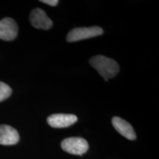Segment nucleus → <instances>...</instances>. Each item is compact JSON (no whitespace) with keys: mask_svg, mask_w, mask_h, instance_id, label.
<instances>
[{"mask_svg":"<svg viewBox=\"0 0 159 159\" xmlns=\"http://www.w3.org/2000/svg\"><path fill=\"white\" fill-rule=\"evenodd\" d=\"M90 64L105 79H110L116 76L119 71V66L114 60L109 57L97 55L91 57L89 61Z\"/></svg>","mask_w":159,"mask_h":159,"instance_id":"1","label":"nucleus"},{"mask_svg":"<svg viewBox=\"0 0 159 159\" xmlns=\"http://www.w3.org/2000/svg\"><path fill=\"white\" fill-rule=\"evenodd\" d=\"M61 148L68 153L82 156L89 150V144L83 138L71 137L65 139L61 142Z\"/></svg>","mask_w":159,"mask_h":159,"instance_id":"2","label":"nucleus"},{"mask_svg":"<svg viewBox=\"0 0 159 159\" xmlns=\"http://www.w3.org/2000/svg\"><path fill=\"white\" fill-rule=\"evenodd\" d=\"M102 34L103 30L97 26L91 27H78L71 30L69 32L67 35L66 40L69 42H75L81 40L99 36Z\"/></svg>","mask_w":159,"mask_h":159,"instance_id":"3","label":"nucleus"},{"mask_svg":"<svg viewBox=\"0 0 159 159\" xmlns=\"http://www.w3.org/2000/svg\"><path fill=\"white\" fill-rule=\"evenodd\" d=\"M18 35V25L11 18H5L0 21V39L13 41Z\"/></svg>","mask_w":159,"mask_h":159,"instance_id":"4","label":"nucleus"},{"mask_svg":"<svg viewBox=\"0 0 159 159\" xmlns=\"http://www.w3.org/2000/svg\"><path fill=\"white\" fill-rule=\"evenodd\" d=\"M77 121V117L73 114H55L47 118V122L55 128H64L70 127Z\"/></svg>","mask_w":159,"mask_h":159,"instance_id":"5","label":"nucleus"},{"mask_svg":"<svg viewBox=\"0 0 159 159\" xmlns=\"http://www.w3.org/2000/svg\"><path fill=\"white\" fill-rule=\"evenodd\" d=\"M31 25L37 29L49 30L52 26V21L43 10L35 8L33 10L30 15Z\"/></svg>","mask_w":159,"mask_h":159,"instance_id":"6","label":"nucleus"},{"mask_svg":"<svg viewBox=\"0 0 159 159\" xmlns=\"http://www.w3.org/2000/svg\"><path fill=\"white\" fill-rule=\"evenodd\" d=\"M19 141L18 131L9 125H0V144L13 145Z\"/></svg>","mask_w":159,"mask_h":159,"instance_id":"7","label":"nucleus"},{"mask_svg":"<svg viewBox=\"0 0 159 159\" xmlns=\"http://www.w3.org/2000/svg\"><path fill=\"white\" fill-rule=\"evenodd\" d=\"M112 124L114 128L118 131L122 136L129 140H135L136 138V133L133 127L124 119L120 117L114 116L112 119Z\"/></svg>","mask_w":159,"mask_h":159,"instance_id":"8","label":"nucleus"},{"mask_svg":"<svg viewBox=\"0 0 159 159\" xmlns=\"http://www.w3.org/2000/svg\"><path fill=\"white\" fill-rule=\"evenodd\" d=\"M12 94V89L8 85L0 82V102L7 99Z\"/></svg>","mask_w":159,"mask_h":159,"instance_id":"9","label":"nucleus"},{"mask_svg":"<svg viewBox=\"0 0 159 159\" xmlns=\"http://www.w3.org/2000/svg\"><path fill=\"white\" fill-rule=\"evenodd\" d=\"M41 2L50 6H56L59 2L57 0H41Z\"/></svg>","mask_w":159,"mask_h":159,"instance_id":"10","label":"nucleus"}]
</instances>
